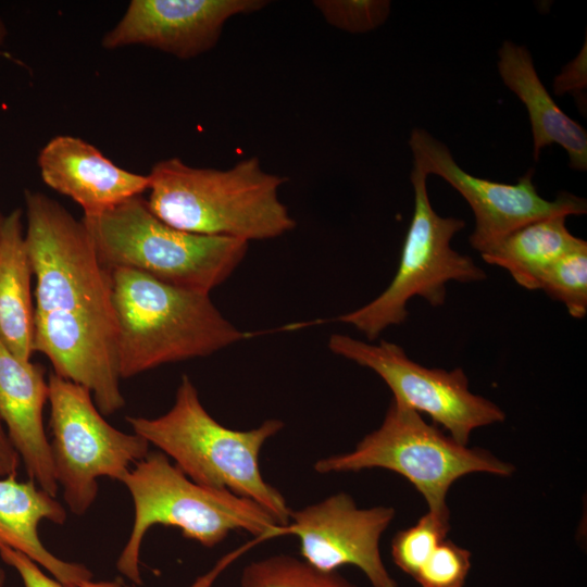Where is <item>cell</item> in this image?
Instances as JSON below:
<instances>
[{"mask_svg":"<svg viewBox=\"0 0 587 587\" xmlns=\"http://www.w3.org/2000/svg\"><path fill=\"white\" fill-rule=\"evenodd\" d=\"M313 4L329 25L352 34L377 28L390 12V2L383 0H316Z\"/></svg>","mask_w":587,"mask_h":587,"instance_id":"603a6c76","label":"cell"},{"mask_svg":"<svg viewBox=\"0 0 587 587\" xmlns=\"http://www.w3.org/2000/svg\"><path fill=\"white\" fill-rule=\"evenodd\" d=\"M426 177L423 171L413 167L410 180L414 210L392 280L369 303L335 319L352 325L370 341L407 320L411 298L422 297L433 307L442 305L448 282L472 283L486 278L484 270L471 257L450 246L453 236L465 227V221L440 216L433 209Z\"/></svg>","mask_w":587,"mask_h":587,"instance_id":"ba28073f","label":"cell"},{"mask_svg":"<svg viewBox=\"0 0 587 587\" xmlns=\"http://www.w3.org/2000/svg\"><path fill=\"white\" fill-rule=\"evenodd\" d=\"M392 471L408 479L425 499L428 512L450 520L447 495L452 484L471 473L509 476L514 466L490 452L470 448L446 435L421 414L391 400L383 423L365 435L352 451L320 459V474Z\"/></svg>","mask_w":587,"mask_h":587,"instance_id":"52a82bcc","label":"cell"},{"mask_svg":"<svg viewBox=\"0 0 587 587\" xmlns=\"http://www.w3.org/2000/svg\"><path fill=\"white\" fill-rule=\"evenodd\" d=\"M110 275L121 378L207 357L247 337L209 295L129 268H114Z\"/></svg>","mask_w":587,"mask_h":587,"instance_id":"277c9868","label":"cell"},{"mask_svg":"<svg viewBox=\"0 0 587 587\" xmlns=\"http://www.w3.org/2000/svg\"><path fill=\"white\" fill-rule=\"evenodd\" d=\"M328 349L375 372L391 390L392 400L427 414L461 445L467 446L474 429L505 420L496 403L470 390L461 367L447 371L423 366L401 346L384 339L373 345L333 334Z\"/></svg>","mask_w":587,"mask_h":587,"instance_id":"30bf717a","label":"cell"},{"mask_svg":"<svg viewBox=\"0 0 587 587\" xmlns=\"http://www.w3.org/2000/svg\"><path fill=\"white\" fill-rule=\"evenodd\" d=\"M538 289L561 302L574 319L587 313V241L552 263L541 275Z\"/></svg>","mask_w":587,"mask_h":587,"instance_id":"44dd1931","label":"cell"},{"mask_svg":"<svg viewBox=\"0 0 587 587\" xmlns=\"http://www.w3.org/2000/svg\"><path fill=\"white\" fill-rule=\"evenodd\" d=\"M148 177L150 211L184 232L249 243L277 238L296 226L278 197L287 178L264 171L255 157L226 170L170 158L157 162Z\"/></svg>","mask_w":587,"mask_h":587,"instance_id":"7a4b0ae2","label":"cell"},{"mask_svg":"<svg viewBox=\"0 0 587 587\" xmlns=\"http://www.w3.org/2000/svg\"><path fill=\"white\" fill-rule=\"evenodd\" d=\"M126 421L195 483L250 499L279 525L288 523L291 510L286 499L264 479L260 467L262 447L284 428V422L270 419L247 430L228 428L205 410L187 375L166 413L153 419L127 416Z\"/></svg>","mask_w":587,"mask_h":587,"instance_id":"3957f363","label":"cell"},{"mask_svg":"<svg viewBox=\"0 0 587 587\" xmlns=\"http://www.w3.org/2000/svg\"><path fill=\"white\" fill-rule=\"evenodd\" d=\"M23 211L4 216L0 232V341L17 359L34 354L33 275L25 242Z\"/></svg>","mask_w":587,"mask_h":587,"instance_id":"ac0fdd59","label":"cell"},{"mask_svg":"<svg viewBox=\"0 0 587 587\" xmlns=\"http://www.w3.org/2000/svg\"><path fill=\"white\" fill-rule=\"evenodd\" d=\"M265 5L263 0H132L101 46L142 45L188 60L211 50L229 18Z\"/></svg>","mask_w":587,"mask_h":587,"instance_id":"4fadbf2b","label":"cell"},{"mask_svg":"<svg viewBox=\"0 0 587 587\" xmlns=\"http://www.w3.org/2000/svg\"><path fill=\"white\" fill-rule=\"evenodd\" d=\"M64 507L35 480L17 482L16 475L0 477V545L10 547L51 573L65 587H79L92 573L78 563L52 554L41 542L38 526L43 521L64 524Z\"/></svg>","mask_w":587,"mask_h":587,"instance_id":"2e32d148","label":"cell"},{"mask_svg":"<svg viewBox=\"0 0 587 587\" xmlns=\"http://www.w3.org/2000/svg\"><path fill=\"white\" fill-rule=\"evenodd\" d=\"M240 587H355L337 571L320 570L290 554H273L247 564Z\"/></svg>","mask_w":587,"mask_h":587,"instance_id":"ffe728a7","label":"cell"},{"mask_svg":"<svg viewBox=\"0 0 587 587\" xmlns=\"http://www.w3.org/2000/svg\"><path fill=\"white\" fill-rule=\"evenodd\" d=\"M565 220L557 215L526 224L480 255L486 263L507 270L520 286L537 290L544 272L584 241L571 234Z\"/></svg>","mask_w":587,"mask_h":587,"instance_id":"d6986e66","label":"cell"},{"mask_svg":"<svg viewBox=\"0 0 587 587\" xmlns=\"http://www.w3.org/2000/svg\"><path fill=\"white\" fill-rule=\"evenodd\" d=\"M3 221H4V215L0 212V232L3 225Z\"/></svg>","mask_w":587,"mask_h":587,"instance_id":"f546056e","label":"cell"},{"mask_svg":"<svg viewBox=\"0 0 587 587\" xmlns=\"http://www.w3.org/2000/svg\"><path fill=\"white\" fill-rule=\"evenodd\" d=\"M586 88V40L579 54L566 64L553 83L554 92L563 95L565 92H583Z\"/></svg>","mask_w":587,"mask_h":587,"instance_id":"484cf974","label":"cell"},{"mask_svg":"<svg viewBox=\"0 0 587 587\" xmlns=\"http://www.w3.org/2000/svg\"><path fill=\"white\" fill-rule=\"evenodd\" d=\"M0 558L17 572L24 587H65L57 579L47 576L28 557L10 547L0 545ZM79 587H125V585L117 580H89Z\"/></svg>","mask_w":587,"mask_h":587,"instance_id":"d4e9b609","label":"cell"},{"mask_svg":"<svg viewBox=\"0 0 587 587\" xmlns=\"http://www.w3.org/2000/svg\"><path fill=\"white\" fill-rule=\"evenodd\" d=\"M20 461L0 417V477L16 475Z\"/></svg>","mask_w":587,"mask_h":587,"instance_id":"4316f807","label":"cell"},{"mask_svg":"<svg viewBox=\"0 0 587 587\" xmlns=\"http://www.w3.org/2000/svg\"><path fill=\"white\" fill-rule=\"evenodd\" d=\"M471 569V552L442 540L414 578L422 587H463Z\"/></svg>","mask_w":587,"mask_h":587,"instance_id":"cb8c5ba5","label":"cell"},{"mask_svg":"<svg viewBox=\"0 0 587 587\" xmlns=\"http://www.w3.org/2000/svg\"><path fill=\"white\" fill-rule=\"evenodd\" d=\"M125 587H129V586H126V585H125Z\"/></svg>","mask_w":587,"mask_h":587,"instance_id":"4dcf8cb0","label":"cell"},{"mask_svg":"<svg viewBox=\"0 0 587 587\" xmlns=\"http://www.w3.org/2000/svg\"><path fill=\"white\" fill-rule=\"evenodd\" d=\"M48 386L55 480L70 511L83 515L97 497V479L104 476L121 482L148 455L150 444L109 424L86 387L53 372Z\"/></svg>","mask_w":587,"mask_h":587,"instance_id":"9c48e42d","label":"cell"},{"mask_svg":"<svg viewBox=\"0 0 587 587\" xmlns=\"http://www.w3.org/2000/svg\"><path fill=\"white\" fill-rule=\"evenodd\" d=\"M450 529L448 519L425 513L414 525L399 530L391 541V557L404 573L415 576Z\"/></svg>","mask_w":587,"mask_h":587,"instance_id":"7402d4cb","label":"cell"},{"mask_svg":"<svg viewBox=\"0 0 587 587\" xmlns=\"http://www.w3.org/2000/svg\"><path fill=\"white\" fill-rule=\"evenodd\" d=\"M121 483L133 499L134 522L116 569L137 585L141 584V544L153 525L177 527L185 538L207 548L215 547L235 530L258 538L279 525L254 501L195 483L161 451L149 452Z\"/></svg>","mask_w":587,"mask_h":587,"instance_id":"8992f818","label":"cell"},{"mask_svg":"<svg viewBox=\"0 0 587 587\" xmlns=\"http://www.w3.org/2000/svg\"><path fill=\"white\" fill-rule=\"evenodd\" d=\"M8 35V28L3 21V18L0 16V45L5 40Z\"/></svg>","mask_w":587,"mask_h":587,"instance_id":"83f0119b","label":"cell"},{"mask_svg":"<svg viewBox=\"0 0 587 587\" xmlns=\"http://www.w3.org/2000/svg\"><path fill=\"white\" fill-rule=\"evenodd\" d=\"M391 507L359 508L346 492L290 511L289 521L255 538L254 542L296 535L302 560L323 571L345 565L360 569L372 587H397L382 560L379 541L395 519Z\"/></svg>","mask_w":587,"mask_h":587,"instance_id":"7c38bea8","label":"cell"},{"mask_svg":"<svg viewBox=\"0 0 587 587\" xmlns=\"http://www.w3.org/2000/svg\"><path fill=\"white\" fill-rule=\"evenodd\" d=\"M4 580H5V574H4V571L0 567V587L4 586Z\"/></svg>","mask_w":587,"mask_h":587,"instance_id":"f1b7e54d","label":"cell"},{"mask_svg":"<svg viewBox=\"0 0 587 587\" xmlns=\"http://www.w3.org/2000/svg\"><path fill=\"white\" fill-rule=\"evenodd\" d=\"M25 242L36 278L34 351L57 375L86 387L110 415L125 404L117 366L111 275L83 220L42 192L26 190Z\"/></svg>","mask_w":587,"mask_h":587,"instance_id":"6da1fadb","label":"cell"},{"mask_svg":"<svg viewBox=\"0 0 587 587\" xmlns=\"http://www.w3.org/2000/svg\"><path fill=\"white\" fill-rule=\"evenodd\" d=\"M498 55V71L503 84L519 97L527 110L535 161L539 160L542 148L557 143L567 152L572 170L586 171L587 133L552 99L539 79L528 50L505 40Z\"/></svg>","mask_w":587,"mask_h":587,"instance_id":"e0dca14e","label":"cell"},{"mask_svg":"<svg viewBox=\"0 0 587 587\" xmlns=\"http://www.w3.org/2000/svg\"><path fill=\"white\" fill-rule=\"evenodd\" d=\"M82 220L107 270H135L204 295L223 284L248 251L247 241L192 234L164 223L142 196Z\"/></svg>","mask_w":587,"mask_h":587,"instance_id":"5b68a950","label":"cell"},{"mask_svg":"<svg viewBox=\"0 0 587 587\" xmlns=\"http://www.w3.org/2000/svg\"><path fill=\"white\" fill-rule=\"evenodd\" d=\"M40 175L51 189L73 199L93 217L149 189L148 175L115 165L87 141L68 135L49 140L38 154Z\"/></svg>","mask_w":587,"mask_h":587,"instance_id":"5bb4252c","label":"cell"},{"mask_svg":"<svg viewBox=\"0 0 587 587\" xmlns=\"http://www.w3.org/2000/svg\"><path fill=\"white\" fill-rule=\"evenodd\" d=\"M414 166L426 175L444 178L469 203L475 227L469 237L472 248L483 253L517 228L557 215H584L586 199L562 191L554 200L542 198L533 183L530 168L516 184H504L473 176L461 168L448 147L422 128L409 138Z\"/></svg>","mask_w":587,"mask_h":587,"instance_id":"8fae6325","label":"cell"},{"mask_svg":"<svg viewBox=\"0 0 587 587\" xmlns=\"http://www.w3.org/2000/svg\"><path fill=\"white\" fill-rule=\"evenodd\" d=\"M45 375L41 364L17 359L0 341V417L28 477L55 497L59 486L42 420L49 396Z\"/></svg>","mask_w":587,"mask_h":587,"instance_id":"9a60e30c","label":"cell"}]
</instances>
